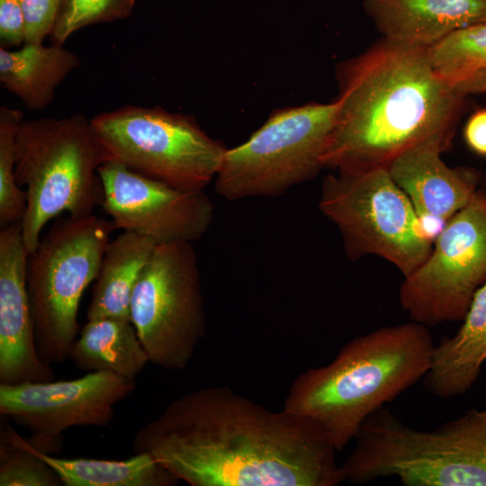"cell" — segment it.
<instances>
[{
	"label": "cell",
	"instance_id": "obj_1",
	"mask_svg": "<svg viewBox=\"0 0 486 486\" xmlns=\"http://www.w3.org/2000/svg\"><path fill=\"white\" fill-rule=\"evenodd\" d=\"M145 454L191 486H336L345 481L336 448L311 418L272 411L228 387L171 401L141 426Z\"/></svg>",
	"mask_w": 486,
	"mask_h": 486
},
{
	"label": "cell",
	"instance_id": "obj_2",
	"mask_svg": "<svg viewBox=\"0 0 486 486\" xmlns=\"http://www.w3.org/2000/svg\"><path fill=\"white\" fill-rule=\"evenodd\" d=\"M428 49L382 37L338 64V106L324 168H389L412 148L449 147L465 96L434 69Z\"/></svg>",
	"mask_w": 486,
	"mask_h": 486
},
{
	"label": "cell",
	"instance_id": "obj_3",
	"mask_svg": "<svg viewBox=\"0 0 486 486\" xmlns=\"http://www.w3.org/2000/svg\"><path fill=\"white\" fill-rule=\"evenodd\" d=\"M434 346L413 320L356 337L328 364L299 374L283 409L316 421L340 451L371 414L423 379Z\"/></svg>",
	"mask_w": 486,
	"mask_h": 486
},
{
	"label": "cell",
	"instance_id": "obj_4",
	"mask_svg": "<svg viewBox=\"0 0 486 486\" xmlns=\"http://www.w3.org/2000/svg\"><path fill=\"white\" fill-rule=\"evenodd\" d=\"M355 440L340 464L351 483L396 477L405 486H486V408L420 430L383 406L365 419Z\"/></svg>",
	"mask_w": 486,
	"mask_h": 486
},
{
	"label": "cell",
	"instance_id": "obj_5",
	"mask_svg": "<svg viewBox=\"0 0 486 486\" xmlns=\"http://www.w3.org/2000/svg\"><path fill=\"white\" fill-rule=\"evenodd\" d=\"M108 161L90 120L68 117L24 120L15 140L14 176L26 186L27 209L22 236L28 254L40 240L44 225L67 212L92 214L104 201L98 167Z\"/></svg>",
	"mask_w": 486,
	"mask_h": 486
},
{
	"label": "cell",
	"instance_id": "obj_6",
	"mask_svg": "<svg viewBox=\"0 0 486 486\" xmlns=\"http://www.w3.org/2000/svg\"><path fill=\"white\" fill-rule=\"evenodd\" d=\"M114 230L111 220L94 213L60 218L28 254L26 282L37 348L50 365L68 359L79 329L81 297L96 278Z\"/></svg>",
	"mask_w": 486,
	"mask_h": 486
},
{
	"label": "cell",
	"instance_id": "obj_7",
	"mask_svg": "<svg viewBox=\"0 0 486 486\" xmlns=\"http://www.w3.org/2000/svg\"><path fill=\"white\" fill-rule=\"evenodd\" d=\"M319 208L338 228L350 260L374 255L406 277L431 252L434 240L389 168L328 175Z\"/></svg>",
	"mask_w": 486,
	"mask_h": 486
},
{
	"label": "cell",
	"instance_id": "obj_8",
	"mask_svg": "<svg viewBox=\"0 0 486 486\" xmlns=\"http://www.w3.org/2000/svg\"><path fill=\"white\" fill-rule=\"evenodd\" d=\"M90 121L108 160L181 190H204L228 149L194 116L160 106L126 105Z\"/></svg>",
	"mask_w": 486,
	"mask_h": 486
},
{
	"label": "cell",
	"instance_id": "obj_9",
	"mask_svg": "<svg viewBox=\"0 0 486 486\" xmlns=\"http://www.w3.org/2000/svg\"><path fill=\"white\" fill-rule=\"evenodd\" d=\"M338 102L274 110L244 143L228 148L214 179L227 200L279 196L319 175Z\"/></svg>",
	"mask_w": 486,
	"mask_h": 486
},
{
	"label": "cell",
	"instance_id": "obj_10",
	"mask_svg": "<svg viewBox=\"0 0 486 486\" xmlns=\"http://www.w3.org/2000/svg\"><path fill=\"white\" fill-rule=\"evenodd\" d=\"M130 320L149 363L169 371L188 365L206 330L192 242L156 245L134 285Z\"/></svg>",
	"mask_w": 486,
	"mask_h": 486
},
{
	"label": "cell",
	"instance_id": "obj_11",
	"mask_svg": "<svg viewBox=\"0 0 486 486\" xmlns=\"http://www.w3.org/2000/svg\"><path fill=\"white\" fill-rule=\"evenodd\" d=\"M486 281V192L456 212L435 238L427 259L404 277L401 308L426 327L463 320Z\"/></svg>",
	"mask_w": 486,
	"mask_h": 486
},
{
	"label": "cell",
	"instance_id": "obj_12",
	"mask_svg": "<svg viewBox=\"0 0 486 486\" xmlns=\"http://www.w3.org/2000/svg\"><path fill=\"white\" fill-rule=\"evenodd\" d=\"M136 379L112 372H90L67 381L0 383V413L31 433L27 442L53 454L72 427H107L116 405L131 394Z\"/></svg>",
	"mask_w": 486,
	"mask_h": 486
},
{
	"label": "cell",
	"instance_id": "obj_13",
	"mask_svg": "<svg viewBox=\"0 0 486 486\" xmlns=\"http://www.w3.org/2000/svg\"><path fill=\"white\" fill-rule=\"evenodd\" d=\"M97 173L104 194L101 207L116 229L137 232L157 244L193 243L213 221L214 206L204 190L177 189L111 160Z\"/></svg>",
	"mask_w": 486,
	"mask_h": 486
},
{
	"label": "cell",
	"instance_id": "obj_14",
	"mask_svg": "<svg viewBox=\"0 0 486 486\" xmlns=\"http://www.w3.org/2000/svg\"><path fill=\"white\" fill-rule=\"evenodd\" d=\"M28 253L22 224L0 231V383L55 379L40 357L26 282Z\"/></svg>",
	"mask_w": 486,
	"mask_h": 486
},
{
	"label": "cell",
	"instance_id": "obj_15",
	"mask_svg": "<svg viewBox=\"0 0 486 486\" xmlns=\"http://www.w3.org/2000/svg\"><path fill=\"white\" fill-rule=\"evenodd\" d=\"M437 146H421L399 156L389 172L413 205L430 236L473 198L479 177L472 170L453 168L442 159Z\"/></svg>",
	"mask_w": 486,
	"mask_h": 486
},
{
	"label": "cell",
	"instance_id": "obj_16",
	"mask_svg": "<svg viewBox=\"0 0 486 486\" xmlns=\"http://www.w3.org/2000/svg\"><path fill=\"white\" fill-rule=\"evenodd\" d=\"M363 7L382 38L425 48L486 19V0H363Z\"/></svg>",
	"mask_w": 486,
	"mask_h": 486
},
{
	"label": "cell",
	"instance_id": "obj_17",
	"mask_svg": "<svg viewBox=\"0 0 486 486\" xmlns=\"http://www.w3.org/2000/svg\"><path fill=\"white\" fill-rule=\"evenodd\" d=\"M485 360L486 281L475 292L458 332L434 346L423 385L440 399L461 395L477 381Z\"/></svg>",
	"mask_w": 486,
	"mask_h": 486
},
{
	"label": "cell",
	"instance_id": "obj_18",
	"mask_svg": "<svg viewBox=\"0 0 486 486\" xmlns=\"http://www.w3.org/2000/svg\"><path fill=\"white\" fill-rule=\"evenodd\" d=\"M79 66L77 55L62 45L37 42L17 50L0 48V82L31 111L49 106L56 88Z\"/></svg>",
	"mask_w": 486,
	"mask_h": 486
},
{
	"label": "cell",
	"instance_id": "obj_19",
	"mask_svg": "<svg viewBox=\"0 0 486 486\" xmlns=\"http://www.w3.org/2000/svg\"><path fill=\"white\" fill-rule=\"evenodd\" d=\"M156 245L150 238L127 230L109 241L93 286L87 320H130L131 293Z\"/></svg>",
	"mask_w": 486,
	"mask_h": 486
},
{
	"label": "cell",
	"instance_id": "obj_20",
	"mask_svg": "<svg viewBox=\"0 0 486 486\" xmlns=\"http://www.w3.org/2000/svg\"><path fill=\"white\" fill-rule=\"evenodd\" d=\"M68 359L83 372L106 371L130 379L149 362L132 322L108 317L87 320Z\"/></svg>",
	"mask_w": 486,
	"mask_h": 486
},
{
	"label": "cell",
	"instance_id": "obj_21",
	"mask_svg": "<svg viewBox=\"0 0 486 486\" xmlns=\"http://www.w3.org/2000/svg\"><path fill=\"white\" fill-rule=\"evenodd\" d=\"M26 440V439H25ZM29 447L59 476L65 486H174L180 481L145 454L126 460L60 458Z\"/></svg>",
	"mask_w": 486,
	"mask_h": 486
},
{
	"label": "cell",
	"instance_id": "obj_22",
	"mask_svg": "<svg viewBox=\"0 0 486 486\" xmlns=\"http://www.w3.org/2000/svg\"><path fill=\"white\" fill-rule=\"evenodd\" d=\"M434 69L453 86L486 71V19L448 34L428 49Z\"/></svg>",
	"mask_w": 486,
	"mask_h": 486
},
{
	"label": "cell",
	"instance_id": "obj_23",
	"mask_svg": "<svg viewBox=\"0 0 486 486\" xmlns=\"http://www.w3.org/2000/svg\"><path fill=\"white\" fill-rule=\"evenodd\" d=\"M0 486H59L57 472L9 424L1 426Z\"/></svg>",
	"mask_w": 486,
	"mask_h": 486
},
{
	"label": "cell",
	"instance_id": "obj_24",
	"mask_svg": "<svg viewBox=\"0 0 486 486\" xmlns=\"http://www.w3.org/2000/svg\"><path fill=\"white\" fill-rule=\"evenodd\" d=\"M23 121L20 110L0 107V227L22 223L26 209V192L14 176L15 140Z\"/></svg>",
	"mask_w": 486,
	"mask_h": 486
},
{
	"label": "cell",
	"instance_id": "obj_25",
	"mask_svg": "<svg viewBox=\"0 0 486 486\" xmlns=\"http://www.w3.org/2000/svg\"><path fill=\"white\" fill-rule=\"evenodd\" d=\"M135 0H62L50 33L62 45L75 32L94 23L127 18Z\"/></svg>",
	"mask_w": 486,
	"mask_h": 486
},
{
	"label": "cell",
	"instance_id": "obj_26",
	"mask_svg": "<svg viewBox=\"0 0 486 486\" xmlns=\"http://www.w3.org/2000/svg\"><path fill=\"white\" fill-rule=\"evenodd\" d=\"M62 0H20L25 22V43L42 42L50 34Z\"/></svg>",
	"mask_w": 486,
	"mask_h": 486
},
{
	"label": "cell",
	"instance_id": "obj_27",
	"mask_svg": "<svg viewBox=\"0 0 486 486\" xmlns=\"http://www.w3.org/2000/svg\"><path fill=\"white\" fill-rule=\"evenodd\" d=\"M0 39L3 48L24 43L25 22L20 0H0Z\"/></svg>",
	"mask_w": 486,
	"mask_h": 486
},
{
	"label": "cell",
	"instance_id": "obj_28",
	"mask_svg": "<svg viewBox=\"0 0 486 486\" xmlns=\"http://www.w3.org/2000/svg\"><path fill=\"white\" fill-rule=\"evenodd\" d=\"M464 138L470 149L486 157V108L470 116L464 129Z\"/></svg>",
	"mask_w": 486,
	"mask_h": 486
},
{
	"label": "cell",
	"instance_id": "obj_29",
	"mask_svg": "<svg viewBox=\"0 0 486 486\" xmlns=\"http://www.w3.org/2000/svg\"><path fill=\"white\" fill-rule=\"evenodd\" d=\"M462 95L486 93V71L475 74L454 86Z\"/></svg>",
	"mask_w": 486,
	"mask_h": 486
},
{
	"label": "cell",
	"instance_id": "obj_30",
	"mask_svg": "<svg viewBox=\"0 0 486 486\" xmlns=\"http://www.w3.org/2000/svg\"><path fill=\"white\" fill-rule=\"evenodd\" d=\"M483 191H484V192H486V189H485V190H483Z\"/></svg>",
	"mask_w": 486,
	"mask_h": 486
}]
</instances>
